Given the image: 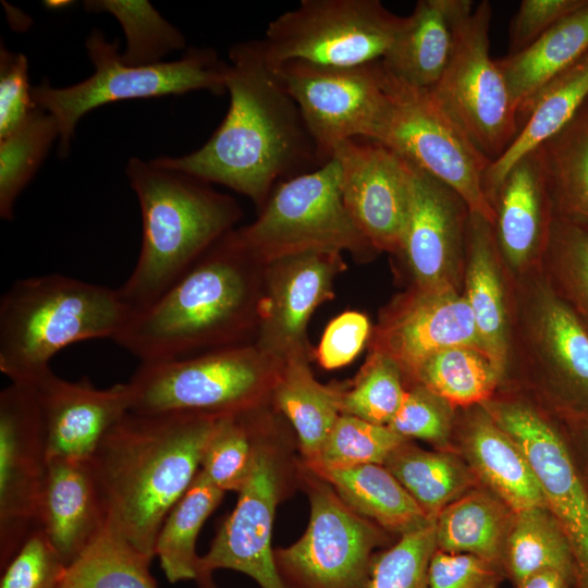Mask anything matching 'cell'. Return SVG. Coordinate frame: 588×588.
Masks as SVG:
<instances>
[{"instance_id": "6da1fadb", "label": "cell", "mask_w": 588, "mask_h": 588, "mask_svg": "<svg viewBox=\"0 0 588 588\" xmlns=\"http://www.w3.org/2000/svg\"><path fill=\"white\" fill-rule=\"evenodd\" d=\"M229 57L230 105L221 124L197 150L156 160L226 186L260 210L279 183L320 164L299 109L260 39L234 45Z\"/></svg>"}, {"instance_id": "7a4b0ae2", "label": "cell", "mask_w": 588, "mask_h": 588, "mask_svg": "<svg viewBox=\"0 0 588 588\" xmlns=\"http://www.w3.org/2000/svg\"><path fill=\"white\" fill-rule=\"evenodd\" d=\"M217 418L130 411L89 460L106 524L151 560L167 514L200 469Z\"/></svg>"}, {"instance_id": "3957f363", "label": "cell", "mask_w": 588, "mask_h": 588, "mask_svg": "<svg viewBox=\"0 0 588 588\" xmlns=\"http://www.w3.org/2000/svg\"><path fill=\"white\" fill-rule=\"evenodd\" d=\"M261 293L262 265L234 229L152 305L133 314L112 341L140 364L250 343Z\"/></svg>"}, {"instance_id": "277c9868", "label": "cell", "mask_w": 588, "mask_h": 588, "mask_svg": "<svg viewBox=\"0 0 588 588\" xmlns=\"http://www.w3.org/2000/svg\"><path fill=\"white\" fill-rule=\"evenodd\" d=\"M125 174L142 215V246L119 287L133 314L164 294L218 241L234 230L242 209L207 182L156 159H128Z\"/></svg>"}, {"instance_id": "5b68a950", "label": "cell", "mask_w": 588, "mask_h": 588, "mask_svg": "<svg viewBox=\"0 0 588 588\" xmlns=\"http://www.w3.org/2000/svg\"><path fill=\"white\" fill-rule=\"evenodd\" d=\"M133 315L119 289L52 273L16 280L0 301V371L34 384L64 347L113 340Z\"/></svg>"}, {"instance_id": "8992f818", "label": "cell", "mask_w": 588, "mask_h": 588, "mask_svg": "<svg viewBox=\"0 0 588 588\" xmlns=\"http://www.w3.org/2000/svg\"><path fill=\"white\" fill-rule=\"evenodd\" d=\"M507 286L503 383L525 390L556 413L588 415L587 330L540 267L518 275L507 271Z\"/></svg>"}, {"instance_id": "52a82bcc", "label": "cell", "mask_w": 588, "mask_h": 588, "mask_svg": "<svg viewBox=\"0 0 588 588\" xmlns=\"http://www.w3.org/2000/svg\"><path fill=\"white\" fill-rule=\"evenodd\" d=\"M253 460L232 513L198 559V573L232 569L253 578L260 588H286L271 547L277 506L298 486L301 457L287 427L270 404L248 412Z\"/></svg>"}, {"instance_id": "ba28073f", "label": "cell", "mask_w": 588, "mask_h": 588, "mask_svg": "<svg viewBox=\"0 0 588 588\" xmlns=\"http://www.w3.org/2000/svg\"><path fill=\"white\" fill-rule=\"evenodd\" d=\"M284 360L253 342L157 363H142L127 382L131 412L215 417L271 401Z\"/></svg>"}, {"instance_id": "9c48e42d", "label": "cell", "mask_w": 588, "mask_h": 588, "mask_svg": "<svg viewBox=\"0 0 588 588\" xmlns=\"http://www.w3.org/2000/svg\"><path fill=\"white\" fill-rule=\"evenodd\" d=\"M85 47L95 68L88 78L68 87L42 81L32 89L35 106L59 126L58 151L63 157L81 118L97 107L199 89L217 95L226 91L229 63L211 48H189L171 62L132 65L122 61L119 41H108L99 29L91 30Z\"/></svg>"}, {"instance_id": "30bf717a", "label": "cell", "mask_w": 588, "mask_h": 588, "mask_svg": "<svg viewBox=\"0 0 588 588\" xmlns=\"http://www.w3.org/2000/svg\"><path fill=\"white\" fill-rule=\"evenodd\" d=\"M235 233L260 265L307 252H348L360 260L378 254L345 208L334 158L279 183L257 219Z\"/></svg>"}, {"instance_id": "8fae6325", "label": "cell", "mask_w": 588, "mask_h": 588, "mask_svg": "<svg viewBox=\"0 0 588 588\" xmlns=\"http://www.w3.org/2000/svg\"><path fill=\"white\" fill-rule=\"evenodd\" d=\"M385 75L384 102L368 139L452 188L470 212L493 224L494 210L483 188L491 161L441 109L429 90L409 86L387 71Z\"/></svg>"}, {"instance_id": "7c38bea8", "label": "cell", "mask_w": 588, "mask_h": 588, "mask_svg": "<svg viewBox=\"0 0 588 588\" xmlns=\"http://www.w3.org/2000/svg\"><path fill=\"white\" fill-rule=\"evenodd\" d=\"M482 406L519 445L538 478L571 548L572 588H588V483L562 418L512 384L502 385Z\"/></svg>"}, {"instance_id": "4fadbf2b", "label": "cell", "mask_w": 588, "mask_h": 588, "mask_svg": "<svg viewBox=\"0 0 588 588\" xmlns=\"http://www.w3.org/2000/svg\"><path fill=\"white\" fill-rule=\"evenodd\" d=\"M298 486L310 504L303 536L274 550L286 588H369L375 550L387 543L381 527L353 511L332 486L299 461Z\"/></svg>"}, {"instance_id": "5bb4252c", "label": "cell", "mask_w": 588, "mask_h": 588, "mask_svg": "<svg viewBox=\"0 0 588 588\" xmlns=\"http://www.w3.org/2000/svg\"><path fill=\"white\" fill-rule=\"evenodd\" d=\"M404 21L379 0H303L270 22L260 42L273 65H362L382 60Z\"/></svg>"}, {"instance_id": "9a60e30c", "label": "cell", "mask_w": 588, "mask_h": 588, "mask_svg": "<svg viewBox=\"0 0 588 588\" xmlns=\"http://www.w3.org/2000/svg\"><path fill=\"white\" fill-rule=\"evenodd\" d=\"M491 17L489 1L475 4L448 68L429 93L492 162L518 135L519 121L505 77L490 56Z\"/></svg>"}, {"instance_id": "2e32d148", "label": "cell", "mask_w": 588, "mask_h": 588, "mask_svg": "<svg viewBox=\"0 0 588 588\" xmlns=\"http://www.w3.org/2000/svg\"><path fill=\"white\" fill-rule=\"evenodd\" d=\"M274 66L299 109L320 166L343 142L369 137L385 98L381 60L354 66L291 60Z\"/></svg>"}, {"instance_id": "e0dca14e", "label": "cell", "mask_w": 588, "mask_h": 588, "mask_svg": "<svg viewBox=\"0 0 588 588\" xmlns=\"http://www.w3.org/2000/svg\"><path fill=\"white\" fill-rule=\"evenodd\" d=\"M48 468L45 426L32 384L10 382L0 392L1 568L36 528Z\"/></svg>"}, {"instance_id": "ac0fdd59", "label": "cell", "mask_w": 588, "mask_h": 588, "mask_svg": "<svg viewBox=\"0 0 588 588\" xmlns=\"http://www.w3.org/2000/svg\"><path fill=\"white\" fill-rule=\"evenodd\" d=\"M367 345L397 365L406 387L420 366L441 351L456 346L483 351L471 310L454 287L408 286L380 310Z\"/></svg>"}, {"instance_id": "d6986e66", "label": "cell", "mask_w": 588, "mask_h": 588, "mask_svg": "<svg viewBox=\"0 0 588 588\" xmlns=\"http://www.w3.org/2000/svg\"><path fill=\"white\" fill-rule=\"evenodd\" d=\"M346 264L342 253L307 252L262 265V293L253 343L285 360L310 355L306 330L314 311L333 297Z\"/></svg>"}, {"instance_id": "ffe728a7", "label": "cell", "mask_w": 588, "mask_h": 588, "mask_svg": "<svg viewBox=\"0 0 588 588\" xmlns=\"http://www.w3.org/2000/svg\"><path fill=\"white\" fill-rule=\"evenodd\" d=\"M407 163L411 203L396 255L407 268L409 286L462 291L469 208L452 188Z\"/></svg>"}, {"instance_id": "44dd1931", "label": "cell", "mask_w": 588, "mask_h": 588, "mask_svg": "<svg viewBox=\"0 0 588 588\" xmlns=\"http://www.w3.org/2000/svg\"><path fill=\"white\" fill-rule=\"evenodd\" d=\"M332 158L340 164L342 198L355 225L378 253L396 255L411 203L407 161L365 137L343 142Z\"/></svg>"}, {"instance_id": "7402d4cb", "label": "cell", "mask_w": 588, "mask_h": 588, "mask_svg": "<svg viewBox=\"0 0 588 588\" xmlns=\"http://www.w3.org/2000/svg\"><path fill=\"white\" fill-rule=\"evenodd\" d=\"M32 385L42 414L48 462L89 461L109 430L131 411L127 382L99 389L86 378L70 381L50 370Z\"/></svg>"}, {"instance_id": "603a6c76", "label": "cell", "mask_w": 588, "mask_h": 588, "mask_svg": "<svg viewBox=\"0 0 588 588\" xmlns=\"http://www.w3.org/2000/svg\"><path fill=\"white\" fill-rule=\"evenodd\" d=\"M492 207L494 235L509 273L540 267L554 212L537 149L509 169Z\"/></svg>"}, {"instance_id": "cb8c5ba5", "label": "cell", "mask_w": 588, "mask_h": 588, "mask_svg": "<svg viewBox=\"0 0 588 588\" xmlns=\"http://www.w3.org/2000/svg\"><path fill=\"white\" fill-rule=\"evenodd\" d=\"M453 437L480 485L515 513L547 506L527 456L482 405L457 409Z\"/></svg>"}, {"instance_id": "d4e9b609", "label": "cell", "mask_w": 588, "mask_h": 588, "mask_svg": "<svg viewBox=\"0 0 588 588\" xmlns=\"http://www.w3.org/2000/svg\"><path fill=\"white\" fill-rule=\"evenodd\" d=\"M107 516L89 461L48 462L36 528L47 536L66 565L102 531Z\"/></svg>"}, {"instance_id": "484cf974", "label": "cell", "mask_w": 588, "mask_h": 588, "mask_svg": "<svg viewBox=\"0 0 588 588\" xmlns=\"http://www.w3.org/2000/svg\"><path fill=\"white\" fill-rule=\"evenodd\" d=\"M475 8L471 0H419L382 58L385 71L403 83L430 90L455 51Z\"/></svg>"}, {"instance_id": "4316f807", "label": "cell", "mask_w": 588, "mask_h": 588, "mask_svg": "<svg viewBox=\"0 0 588 588\" xmlns=\"http://www.w3.org/2000/svg\"><path fill=\"white\" fill-rule=\"evenodd\" d=\"M462 293L483 351L505 377L510 327L507 271L493 224L473 212L467 224Z\"/></svg>"}, {"instance_id": "83f0119b", "label": "cell", "mask_w": 588, "mask_h": 588, "mask_svg": "<svg viewBox=\"0 0 588 588\" xmlns=\"http://www.w3.org/2000/svg\"><path fill=\"white\" fill-rule=\"evenodd\" d=\"M310 355L284 360L271 393V405L296 434L301 460L314 464L342 414V384H322L309 366Z\"/></svg>"}, {"instance_id": "f1b7e54d", "label": "cell", "mask_w": 588, "mask_h": 588, "mask_svg": "<svg viewBox=\"0 0 588 588\" xmlns=\"http://www.w3.org/2000/svg\"><path fill=\"white\" fill-rule=\"evenodd\" d=\"M587 99L588 52L539 91L522 118L514 142L489 164L483 188L491 206L509 169L563 128Z\"/></svg>"}, {"instance_id": "f546056e", "label": "cell", "mask_w": 588, "mask_h": 588, "mask_svg": "<svg viewBox=\"0 0 588 588\" xmlns=\"http://www.w3.org/2000/svg\"><path fill=\"white\" fill-rule=\"evenodd\" d=\"M588 52V0L525 50L497 62L516 105L518 121L539 91Z\"/></svg>"}, {"instance_id": "4dcf8cb0", "label": "cell", "mask_w": 588, "mask_h": 588, "mask_svg": "<svg viewBox=\"0 0 588 588\" xmlns=\"http://www.w3.org/2000/svg\"><path fill=\"white\" fill-rule=\"evenodd\" d=\"M515 512L482 486L445 506L434 520L437 549L466 553L503 568Z\"/></svg>"}, {"instance_id": "1f68e13d", "label": "cell", "mask_w": 588, "mask_h": 588, "mask_svg": "<svg viewBox=\"0 0 588 588\" xmlns=\"http://www.w3.org/2000/svg\"><path fill=\"white\" fill-rule=\"evenodd\" d=\"M314 471L329 482L353 511L389 534L400 537L434 523L384 465Z\"/></svg>"}, {"instance_id": "d6a6232c", "label": "cell", "mask_w": 588, "mask_h": 588, "mask_svg": "<svg viewBox=\"0 0 588 588\" xmlns=\"http://www.w3.org/2000/svg\"><path fill=\"white\" fill-rule=\"evenodd\" d=\"M383 465L432 522L450 503L481 486L456 449L428 451L406 440Z\"/></svg>"}, {"instance_id": "836d02e7", "label": "cell", "mask_w": 588, "mask_h": 588, "mask_svg": "<svg viewBox=\"0 0 588 588\" xmlns=\"http://www.w3.org/2000/svg\"><path fill=\"white\" fill-rule=\"evenodd\" d=\"M537 150L554 216L588 231V99Z\"/></svg>"}, {"instance_id": "e575fe53", "label": "cell", "mask_w": 588, "mask_h": 588, "mask_svg": "<svg viewBox=\"0 0 588 588\" xmlns=\"http://www.w3.org/2000/svg\"><path fill=\"white\" fill-rule=\"evenodd\" d=\"M225 492L199 470L167 514L155 543V556L169 583L195 580L198 575L197 538Z\"/></svg>"}, {"instance_id": "d590c367", "label": "cell", "mask_w": 588, "mask_h": 588, "mask_svg": "<svg viewBox=\"0 0 588 588\" xmlns=\"http://www.w3.org/2000/svg\"><path fill=\"white\" fill-rule=\"evenodd\" d=\"M503 380L502 372L486 352L473 346H456L429 357L412 384H421L455 409H464L487 403Z\"/></svg>"}, {"instance_id": "8d00e7d4", "label": "cell", "mask_w": 588, "mask_h": 588, "mask_svg": "<svg viewBox=\"0 0 588 588\" xmlns=\"http://www.w3.org/2000/svg\"><path fill=\"white\" fill-rule=\"evenodd\" d=\"M503 569L513 585L544 569L562 572L572 581L571 548L547 506H535L515 514L505 544Z\"/></svg>"}, {"instance_id": "74e56055", "label": "cell", "mask_w": 588, "mask_h": 588, "mask_svg": "<svg viewBox=\"0 0 588 588\" xmlns=\"http://www.w3.org/2000/svg\"><path fill=\"white\" fill-rule=\"evenodd\" d=\"M150 562L106 524L99 536L66 566L58 588H157Z\"/></svg>"}, {"instance_id": "f35d334b", "label": "cell", "mask_w": 588, "mask_h": 588, "mask_svg": "<svg viewBox=\"0 0 588 588\" xmlns=\"http://www.w3.org/2000/svg\"><path fill=\"white\" fill-rule=\"evenodd\" d=\"M59 137V126L53 117L37 108L15 131L0 138L2 219H13L17 197L32 181Z\"/></svg>"}, {"instance_id": "ab89813d", "label": "cell", "mask_w": 588, "mask_h": 588, "mask_svg": "<svg viewBox=\"0 0 588 588\" xmlns=\"http://www.w3.org/2000/svg\"><path fill=\"white\" fill-rule=\"evenodd\" d=\"M540 269L588 332V231L554 216Z\"/></svg>"}, {"instance_id": "60d3db41", "label": "cell", "mask_w": 588, "mask_h": 588, "mask_svg": "<svg viewBox=\"0 0 588 588\" xmlns=\"http://www.w3.org/2000/svg\"><path fill=\"white\" fill-rule=\"evenodd\" d=\"M84 7L93 13H110L119 21L126 38L121 59L127 64L159 63L166 54L186 45L183 34L148 1L96 0L85 1Z\"/></svg>"}, {"instance_id": "b9f144b4", "label": "cell", "mask_w": 588, "mask_h": 588, "mask_svg": "<svg viewBox=\"0 0 588 588\" xmlns=\"http://www.w3.org/2000/svg\"><path fill=\"white\" fill-rule=\"evenodd\" d=\"M406 392L403 375L388 356L368 351L353 382L341 391L342 414L388 426Z\"/></svg>"}, {"instance_id": "7bdbcfd3", "label": "cell", "mask_w": 588, "mask_h": 588, "mask_svg": "<svg viewBox=\"0 0 588 588\" xmlns=\"http://www.w3.org/2000/svg\"><path fill=\"white\" fill-rule=\"evenodd\" d=\"M406 440L388 426L341 414L317 461L307 466L314 470H333L367 464L383 465L391 452Z\"/></svg>"}, {"instance_id": "ee69618b", "label": "cell", "mask_w": 588, "mask_h": 588, "mask_svg": "<svg viewBox=\"0 0 588 588\" xmlns=\"http://www.w3.org/2000/svg\"><path fill=\"white\" fill-rule=\"evenodd\" d=\"M249 411L218 417L203 453L199 470L224 492H238L250 470L253 438Z\"/></svg>"}, {"instance_id": "f6af8a7d", "label": "cell", "mask_w": 588, "mask_h": 588, "mask_svg": "<svg viewBox=\"0 0 588 588\" xmlns=\"http://www.w3.org/2000/svg\"><path fill=\"white\" fill-rule=\"evenodd\" d=\"M436 550L434 523L400 536L375 554L369 588H429L428 568Z\"/></svg>"}, {"instance_id": "bcb514c9", "label": "cell", "mask_w": 588, "mask_h": 588, "mask_svg": "<svg viewBox=\"0 0 588 588\" xmlns=\"http://www.w3.org/2000/svg\"><path fill=\"white\" fill-rule=\"evenodd\" d=\"M456 412L445 400L414 383L406 387L402 404L388 427L407 440L426 441L436 450H455L452 438Z\"/></svg>"}, {"instance_id": "7dc6e473", "label": "cell", "mask_w": 588, "mask_h": 588, "mask_svg": "<svg viewBox=\"0 0 588 588\" xmlns=\"http://www.w3.org/2000/svg\"><path fill=\"white\" fill-rule=\"evenodd\" d=\"M66 564L39 528H35L2 567L0 588H58Z\"/></svg>"}, {"instance_id": "c3c4849f", "label": "cell", "mask_w": 588, "mask_h": 588, "mask_svg": "<svg viewBox=\"0 0 588 588\" xmlns=\"http://www.w3.org/2000/svg\"><path fill=\"white\" fill-rule=\"evenodd\" d=\"M23 53L0 49V138L15 131L37 109Z\"/></svg>"}, {"instance_id": "681fc988", "label": "cell", "mask_w": 588, "mask_h": 588, "mask_svg": "<svg viewBox=\"0 0 588 588\" xmlns=\"http://www.w3.org/2000/svg\"><path fill=\"white\" fill-rule=\"evenodd\" d=\"M504 569L466 553L436 550L428 568L429 588H499Z\"/></svg>"}, {"instance_id": "f907efd6", "label": "cell", "mask_w": 588, "mask_h": 588, "mask_svg": "<svg viewBox=\"0 0 588 588\" xmlns=\"http://www.w3.org/2000/svg\"><path fill=\"white\" fill-rule=\"evenodd\" d=\"M372 327L368 317L344 311L327 326L315 353L319 365L332 370L351 364L368 344Z\"/></svg>"}, {"instance_id": "816d5d0a", "label": "cell", "mask_w": 588, "mask_h": 588, "mask_svg": "<svg viewBox=\"0 0 588 588\" xmlns=\"http://www.w3.org/2000/svg\"><path fill=\"white\" fill-rule=\"evenodd\" d=\"M587 0H523L509 30V53H518Z\"/></svg>"}, {"instance_id": "f5cc1de1", "label": "cell", "mask_w": 588, "mask_h": 588, "mask_svg": "<svg viewBox=\"0 0 588 588\" xmlns=\"http://www.w3.org/2000/svg\"><path fill=\"white\" fill-rule=\"evenodd\" d=\"M559 414V413H558ZM563 420L569 445L578 452L584 469L579 466L588 483V415L559 414ZM578 464V463H577Z\"/></svg>"}, {"instance_id": "db71d44e", "label": "cell", "mask_w": 588, "mask_h": 588, "mask_svg": "<svg viewBox=\"0 0 588 588\" xmlns=\"http://www.w3.org/2000/svg\"><path fill=\"white\" fill-rule=\"evenodd\" d=\"M514 588H572V581L562 572L544 569L524 578Z\"/></svg>"}, {"instance_id": "11a10c76", "label": "cell", "mask_w": 588, "mask_h": 588, "mask_svg": "<svg viewBox=\"0 0 588 588\" xmlns=\"http://www.w3.org/2000/svg\"><path fill=\"white\" fill-rule=\"evenodd\" d=\"M195 581L197 588H220L213 580L212 573H198Z\"/></svg>"}]
</instances>
